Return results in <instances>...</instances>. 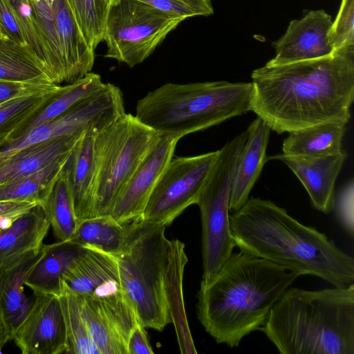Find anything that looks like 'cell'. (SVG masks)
<instances>
[{
	"label": "cell",
	"mask_w": 354,
	"mask_h": 354,
	"mask_svg": "<svg viewBox=\"0 0 354 354\" xmlns=\"http://www.w3.org/2000/svg\"><path fill=\"white\" fill-rule=\"evenodd\" d=\"M250 111L278 133L351 118L354 99V47L251 74Z\"/></svg>",
	"instance_id": "obj_1"
},
{
	"label": "cell",
	"mask_w": 354,
	"mask_h": 354,
	"mask_svg": "<svg viewBox=\"0 0 354 354\" xmlns=\"http://www.w3.org/2000/svg\"><path fill=\"white\" fill-rule=\"evenodd\" d=\"M166 225L138 219L124 224L115 257L121 289L132 304L139 323L161 331L175 324L180 348H195L188 328L183 279L188 261L185 244L166 237Z\"/></svg>",
	"instance_id": "obj_2"
},
{
	"label": "cell",
	"mask_w": 354,
	"mask_h": 354,
	"mask_svg": "<svg viewBox=\"0 0 354 354\" xmlns=\"http://www.w3.org/2000/svg\"><path fill=\"white\" fill-rule=\"evenodd\" d=\"M239 251L301 275H313L334 287L354 282V259L325 234L303 225L271 201L249 198L230 215Z\"/></svg>",
	"instance_id": "obj_3"
},
{
	"label": "cell",
	"mask_w": 354,
	"mask_h": 354,
	"mask_svg": "<svg viewBox=\"0 0 354 354\" xmlns=\"http://www.w3.org/2000/svg\"><path fill=\"white\" fill-rule=\"evenodd\" d=\"M299 275L266 259L239 251L218 272L201 280L196 314L217 344L234 348L259 330L283 293Z\"/></svg>",
	"instance_id": "obj_4"
},
{
	"label": "cell",
	"mask_w": 354,
	"mask_h": 354,
	"mask_svg": "<svg viewBox=\"0 0 354 354\" xmlns=\"http://www.w3.org/2000/svg\"><path fill=\"white\" fill-rule=\"evenodd\" d=\"M259 330L281 354H354V283L289 287Z\"/></svg>",
	"instance_id": "obj_5"
},
{
	"label": "cell",
	"mask_w": 354,
	"mask_h": 354,
	"mask_svg": "<svg viewBox=\"0 0 354 354\" xmlns=\"http://www.w3.org/2000/svg\"><path fill=\"white\" fill-rule=\"evenodd\" d=\"M252 82L166 83L136 104V118L160 136L180 139L250 111Z\"/></svg>",
	"instance_id": "obj_6"
},
{
	"label": "cell",
	"mask_w": 354,
	"mask_h": 354,
	"mask_svg": "<svg viewBox=\"0 0 354 354\" xmlns=\"http://www.w3.org/2000/svg\"><path fill=\"white\" fill-rule=\"evenodd\" d=\"M159 138L127 113L95 136L94 216L110 214L118 195Z\"/></svg>",
	"instance_id": "obj_7"
},
{
	"label": "cell",
	"mask_w": 354,
	"mask_h": 354,
	"mask_svg": "<svg viewBox=\"0 0 354 354\" xmlns=\"http://www.w3.org/2000/svg\"><path fill=\"white\" fill-rule=\"evenodd\" d=\"M246 138L245 130L218 150L196 203L201 218L203 281L209 279L218 272L236 247L230 227L229 203Z\"/></svg>",
	"instance_id": "obj_8"
},
{
	"label": "cell",
	"mask_w": 354,
	"mask_h": 354,
	"mask_svg": "<svg viewBox=\"0 0 354 354\" xmlns=\"http://www.w3.org/2000/svg\"><path fill=\"white\" fill-rule=\"evenodd\" d=\"M42 59L53 84L73 83L91 72L95 50L80 31L66 0H29Z\"/></svg>",
	"instance_id": "obj_9"
},
{
	"label": "cell",
	"mask_w": 354,
	"mask_h": 354,
	"mask_svg": "<svg viewBox=\"0 0 354 354\" xmlns=\"http://www.w3.org/2000/svg\"><path fill=\"white\" fill-rule=\"evenodd\" d=\"M185 19L137 0H112L102 38L107 47L104 57L133 68L147 59Z\"/></svg>",
	"instance_id": "obj_10"
},
{
	"label": "cell",
	"mask_w": 354,
	"mask_h": 354,
	"mask_svg": "<svg viewBox=\"0 0 354 354\" xmlns=\"http://www.w3.org/2000/svg\"><path fill=\"white\" fill-rule=\"evenodd\" d=\"M125 113L120 88L105 83L100 90L60 115L1 148L0 160L30 145L56 137L84 132L97 136Z\"/></svg>",
	"instance_id": "obj_11"
},
{
	"label": "cell",
	"mask_w": 354,
	"mask_h": 354,
	"mask_svg": "<svg viewBox=\"0 0 354 354\" xmlns=\"http://www.w3.org/2000/svg\"><path fill=\"white\" fill-rule=\"evenodd\" d=\"M218 153L173 157L153 187L140 219L168 226L189 206L196 204Z\"/></svg>",
	"instance_id": "obj_12"
},
{
	"label": "cell",
	"mask_w": 354,
	"mask_h": 354,
	"mask_svg": "<svg viewBox=\"0 0 354 354\" xmlns=\"http://www.w3.org/2000/svg\"><path fill=\"white\" fill-rule=\"evenodd\" d=\"M77 297L82 316L100 354H127L129 335L139 321L122 290Z\"/></svg>",
	"instance_id": "obj_13"
},
{
	"label": "cell",
	"mask_w": 354,
	"mask_h": 354,
	"mask_svg": "<svg viewBox=\"0 0 354 354\" xmlns=\"http://www.w3.org/2000/svg\"><path fill=\"white\" fill-rule=\"evenodd\" d=\"M34 296L30 308L12 340L23 354L65 353L66 330L59 297Z\"/></svg>",
	"instance_id": "obj_14"
},
{
	"label": "cell",
	"mask_w": 354,
	"mask_h": 354,
	"mask_svg": "<svg viewBox=\"0 0 354 354\" xmlns=\"http://www.w3.org/2000/svg\"><path fill=\"white\" fill-rule=\"evenodd\" d=\"M179 139L160 136L118 195L111 213L122 225L140 219L149 197L163 170L174 157Z\"/></svg>",
	"instance_id": "obj_15"
},
{
	"label": "cell",
	"mask_w": 354,
	"mask_h": 354,
	"mask_svg": "<svg viewBox=\"0 0 354 354\" xmlns=\"http://www.w3.org/2000/svg\"><path fill=\"white\" fill-rule=\"evenodd\" d=\"M332 24L330 15L324 10H311L301 19L291 21L284 34L272 42L275 56L266 64L283 65L331 55Z\"/></svg>",
	"instance_id": "obj_16"
},
{
	"label": "cell",
	"mask_w": 354,
	"mask_h": 354,
	"mask_svg": "<svg viewBox=\"0 0 354 354\" xmlns=\"http://www.w3.org/2000/svg\"><path fill=\"white\" fill-rule=\"evenodd\" d=\"M42 253L43 245L0 266V329L7 342L12 340L30 308L32 299L26 297L24 286Z\"/></svg>",
	"instance_id": "obj_17"
},
{
	"label": "cell",
	"mask_w": 354,
	"mask_h": 354,
	"mask_svg": "<svg viewBox=\"0 0 354 354\" xmlns=\"http://www.w3.org/2000/svg\"><path fill=\"white\" fill-rule=\"evenodd\" d=\"M341 153L314 159H301L283 153L268 157L285 163L306 189L312 205L317 210L328 214L333 210L336 179L346 159Z\"/></svg>",
	"instance_id": "obj_18"
},
{
	"label": "cell",
	"mask_w": 354,
	"mask_h": 354,
	"mask_svg": "<svg viewBox=\"0 0 354 354\" xmlns=\"http://www.w3.org/2000/svg\"><path fill=\"white\" fill-rule=\"evenodd\" d=\"M88 247L71 240L43 245V253L31 269L25 286L35 295L59 296L64 276L86 253Z\"/></svg>",
	"instance_id": "obj_19"
},
{
	"label": "cell",
	"mask_w": 354,
	"mask_h": 354,
	"mask_svg": "<svg viewBox=\"0 0 354 354\" xmlns=\"http://www.w3.org/2000/svg\"><path fill=\"white\" fill-rule=\"evenodd\" d=\"M246 131L247 138L239 157L230 194L229 211L232 213L248 200L268 160L266 149L270 128L257 117L250 124Z\"/></svg>",
	"instance_id": "obj_20"
},
{
	"label": "cell",
	"mask_w": 354,
	"mask_h": 354,
	"mask_svg": "<svg viewBox=\"0 0 354 354\" xmlns=\"http://www.w3.org/2000/svg\"><path fill=\"white\" fill-rule=\"evenodd\" d=\"M95 136L87 132L84 133L64 167L77 222L94 216L96 180Z\"/></svg>",
	"instance_id": "obj_21"
},
{
	"label": "cell",
	"mask_w": 354,
	"mask_h": 354,
	"mask_svg": "<svg viewBox=\"0 0 354 354\" xmlns=\"http://www.w3.org/2000/svg\"><path fill=\"white\" fill-rule=\"evenodd\" d=\"M67 290L77 295H100L121 288L115 257L88 247L86 253L64 276Z\"/></svg>",
	"instance_id": "obj_22"
},
{
	"label": "cell",
	"mask_w": 354,
	"mask_h": 354,
	"mask_svg": "<svg viewBox=\"0 0 354 354\" xmlns=\"http://www.w3.org/2000/svg\"><path fill=\"white\" fill-rule=\"evenodd\" d=\"M86 133H77L30 145L0 160V187L39 171L68 156Z\"/></svg>",
	"instance_id": "obj_23"
},
{
	"label": "cell",
	"mask_w": 354,
	"mask_h": 354,
	"mask_svg": "<svg viewBox=\"0 0 354 354\" xmlns=\"http://www.w3.org/2000/svg\"><path fill=\"white\" fill-rule=\"evenodd\" d=\"M346 123L330 121L288 133L283 142V154L314 159L341 153Z\"/></svg>",
	"instance_id": "obj_24"
},
{
	"label": "cell",
	"mask_w": 354,
	"mask_h": 354,
	"mask_svg": "<svg viewBox=\"0 0 354 354\" xmlns=\"http://www.w3.org/2000/svg\"><path fill=\"white\" fill-rule=\"evenodd\" d=\"M50 227L43 207L37 205L0 231V266L41 248Z\"/></svg>",
	"instance_id": "obj_25"
},
{
	"label": "cell",
	"mask_w": 354,
	"mask_h": 354,
	"mask_svg": "<svg viewBox=\"0 0 354 354\" xmlns=\"http://www.w3.org/2000/svg\"><path fill=\"white\" fill-rule=\"evenodd\" d=\"M64 86H53L15 97L0 104V149L13 140L27 123Z\"/></svg>",
	"instance_id": "obj_26"
},
{
	"label": "cell",
	"mask_w": 354,
	"mask_h": 354,
	"mask_svg": "<svg viewBox=\"0 0 354 354\" xmlns=\"http://www.w3.org/2000/svg\"><path fill=\"white\" fill-rule=\"evenodd\" d=\"M0 80L53 83L43 61L31 48L0 39Z\"/></svg>",
	"instance_id": "obj_27"
},
{
	"label": "cell",
	"mask_w": 354,
	"mask_h": 354,
	"mask_svg": "<svg viewBox=\"0 0 354 354\" xmlns=\"http://www.w3.org/2000/svg\"><path fill=\"white\" fill-rule=\"evenodd\" d=\"M39 205L43 207L57 240H71L77 220L64 167Z\"/></svg>",
	"instance_id": "obj_28"
},
{
	"label": "cell",
	"mask_w": 354,
	"mask_h": 354,
	"mask_svg": "<svg viewBox=\"0 0 354 354\" xmlns=\"http://www.w3.org/2000/svg\"><path fill=\"white\" fill-rule=\"evenodd\" d=\"M104 84L99 74L90 72L80 80L64 86L63 89L37 113L14 140L23 136L35 127L60 115L100 90Z\"/></svg>",
	"instance_id": "obj_29"
},
{
	"label": "cell",
	"mask_w": 354,
	"mask_h": 354,
	"mask_svg": "<svg viewBox=\"0 0 354 354\" xmlns=\"http://www.w3.org/2000/svg\"><path fill=\"white\" fill-rule=\"evenodd\" d=\"M124 233V225L111 215L96 216L79 221L71 240L113 255L120 248Z\"/></svg>",
	"instance_id": "obj_30"
},
{
	"label": "cell",
	"mask_w": 354,
	"mask_h": 354,
	"mask_svg": "<svg viewBox=\"0 0 354 354\" xmlns=\"http://www.w3.org/2000/svg\"><path fill=\"white\" fill-rule=\"evenodd\" d=\"M70 155L58 159L37 172L0 187V201L29 202L39 205Z\"/></svg>",
	"instance_id": "obj_31"
},
{
	"label": "cell",
	"mask_w": 354,
	"mask_h": 354,
	"mask_svg": "<svg viewBox=\"0 0 354 354\" xmlns=\"http://www.w3.org/2000/svg\"><path fill=\"white\" fill-rule=\"evenodd\" d=\"M66 330V350L68 354H100L95 345L80 310L77 295L62 284L59 296Z\"/></svg>",
	"instance_id": "obj_32"
},
{
	"label": "cell",
	"mask_w": 354,
	"mask_h": 354,
	"mask_svg": "<svg viewBox=\"0 0 354 354\" xmlns=\"http://www.w3.org/2000/svg\"><path fill=\"white\" fill-rule=\"evenodd\" d=\"M88 45L95 50L102 41L109 3L105 0H66Z\"/></svg>",
	"instance_id": "obj_33"
},
{
	"label": "cell",
	"mask_w": 354,
	"mask_h": 354,
	"mask_svg": "<svg viewBox=\"0 0 354 354\" xmlns=\"http://www.w3.org/2000/svg\"><path fill=\"white\" fill-rule=\"evenodd\" d=\"M330 37L334 51L354 47V0H342Z\"/></svg>",
	"instance_id": "obj_34"
},
{
	"label": "cell",
	"mask_w": 354,
	"mask_h": 354,
	"mask_svg": "<svg viewBox=\"0 0 354 354\" xmlns=\"http://www.w3.org/2000/svg\"><path fill=\"white\" fill-rule=\"evenodd\" d=\"M0 39L31 48L22 21L7 0H0Z\"/></svg>",
	"instance_id": "obj_35"
},
{
	"label": "cell",
	"mask_w": 354,
	"mask_h": 354,
	"mask_svg": "<svg viewBox=\"0 0 354 354\" xmlns=\"http://www.w3.org/2000/svg\"><path fill=\"white\" fill-rule=\"evenodd\" d=\"M22 21L29 38L30 45L42 61V53L33 10L29 0H7Z\"/></svg>",
	"instance_id": "obj_36"
},
{
	"label": "cell",
	"mask_w": 354,
	"mask_h": 354,
	"mask_svg": "<svg viewBox=\"0 0 354 354\" xmlns=\"http://www.w3.org/2000/svg\"><path fill=\"white\" fill-rule=\"evenodd\" d=\"M333 209L340 225L351 236L354 234L353 219V183L351 181L339 194L334 197Z\"/></svg>",
	"instance_id": "obj_37"
},
{
	"label": "cell",
	"mask_w": 354,
	"mask_h": 354,
	"mask_svg": "<svg viewBox=\"0 0 354 354\" xmlns=\"http://www.w3.org/2000/svg\"><path fill=\"white\" fill-rule=\"evenodd\" d=\"M55 84L44 82H18L0 80V104L15 97L47 89Z\"/></svg>",
	"instance_id": "obj_38"
},
{
	"label": "cell",
	"mask_w": 354,
	"mask_h": 354,
	"mask_svg": "<svg viewBox=\"0 0 354 354\" xmlns=\"http://www.w3.org/2000/svg\"><path fill=\"white\" fill-rule=\"evenodd\" d=\"M37 205L29 202L0 201V231L10 226Z\"/></svg>",
	"instance_id": "obj_39"
},
{
	"label": "cell",
	"mask_w": 354,
	"mask_h": 354,
	"mask_svg": "<svg viewBox=\"0 0 354 354\" xmlns=\"http://www.w3.org/2000/svg\"><path fill=\"white\" fill-rule=\"evenodd\" d=\"M162 12L184 19L201 16V13L181 0H137Z\"/></svg>",
	"instance_id": "obj_40"
},
{
	"label": "cell",
	"mask_w": 354,
	"mask_h": 354,
	"mask_svg": "<svg viewBox=\"0 0 354 354\" xmlns=\"http://www.w3.org/2000/svg\"><path fill=\"white\" fill-rule=\"evenodd\" d=\"M127 354H153L145 328L138 322L131 331L127 341Z\"/></svg>",
	"instance_id": "obj_41"
},
{
	"label": "cell",
	"mask_w": 354,
	"mask_h": 354,
	"mask_svg": "<svg viewBox=\"0 0 354 354\" xmlns=\"http://www.w3.org/2000/svg\"><path fill=\"white\" fill-rule=\"evenodd\" d=\"M198 10L201 16H209L214 13L211 0H181Z\"/></svg>",
	"instance_id": "obj_42"
},
{
	"label": "cell",
	"mask_w": 354,
	"mask_h": 354,
	"mask_svg": "<svg viewBox=\"0 0 354 354\" xmlns=\"http://www.w3.org/2000/svg\"><path fill=\"white\" fill-rule=\"evenodd\" d=\"M7 340L6 339L3 334L2 333L1 329H0V351L2 349V348L4 346V345L7 343Z\"/></svg>",
	"instance_id": "obj_43"
},
{
	"label": "cell",
	"mask_w": 354,
	"mask_h": 354,
	"mask_svg": "<svg viewBox=\"0 0 354 354\" xmlns=\"http://www.w3.org/2000/svg\"><path fill=\"white\" fill-rule=\"evenodd\" d=\"M105 1L109 4L112 0H105Z\"/></svg>",
	"instance_id": "obj_44"
}]
</instances>
